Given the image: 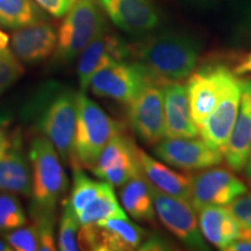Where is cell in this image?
<instances>
[{
    "instance_id": "29",
    "label": "cell",
    "mask_w": 251,
    "mask_h": 251,
    "mask_svg": "<svg viewBox=\"0 0 251 251\" xmlns=\"http://www.w3.org/2000/svg\"><path fill=\"white\" fill-rule=\"evenodd\" d=\"M25 74L23 63L9 48L0 50V96L20 79Z\"/></svg>"
},
{
    "instance_id": "9",
    "label": "cell",
    "mask_w": 251,
    "mask_h": 251,
    "mask_svg": "<svg viewBox=\"0 0 251 251\" xmlns=\"http://www.w3.org/2000/svg\"><path fill=\"white\" fill-rule=\"evenodd\" d=\"M235 78L233 70L225 65L206 67L191 75L186 90L191 114L198 127L216 107Z\"/></svg>"
},
{
    "instance_id": "28",
    "label": "cell",
    "mask_w": 251,
    "mask_h": 251,
    "mask_svg": "<svg viewBox=\"0 0 251 251\" xmlns=\"http://www.w3.org/2000/svg\"><path fill=\"white\" fill-rule=\"evenodd\" d=\"M27 222V215L21 202L12 193H0V233H7Z\"/></svg>"
},
{
    "instance_id": "13",
    "label": "cell",
    "mask_w": 251,
    "mask_h": 251,
    "mask_svg": "<svg viewBox=\"0 0 251 251\" xmlns=\"http://www.w3.org/2000/svg\"><path fill=\"white\" fill-rule=\"evenodd\" d=\"M128 58V43L109 33L105 25L79 55L77 72L81 92L90 89L91 80L99 70Z\"/></svg>"
},
{
    "instance_id": "21",
    "label": "cell",
    "mask_w": 251,
    "mask_h": 251,
    "mask_svg": "<svg viewBox=\"0 0 251 251\" xmlns=\"http://www.w3.org/2000/svg\"><path fill=\"white\" fill-rule=\"evenodd\" d=\"M199 228L209 243L226 250L240 237L241 225L227 207L207 205L199 211Z\"/></svg>"
},
{
    "instance_id": "18",
    "label": "cell",
    "mask_w": 251,
    "mask_h": 251,
    "mask_svg": "<svg viewBox=\"0 0 251 251\" xmlns=\"http://www.w3.org/2000/svg\"><path fill=\"white\" fill-rule=\"evenodd\" d=\"M163 90L165 137H197L199 128L191 114L186 86L178 81H165Z\"/></svg>"
},
{
    "instance_id": "38",
    "label": "cell",
    "mask_w": 251,
    "mask_h": 251,
    "mask_svg": "<svg viewBox=\"0 0 251 251\" xmlns=\"http://www.w3.org/2000/svg\"><path fill=\"white\" fill-rule=\"evenodd\" d=\"M8 45H9L8 34H6L4 31L0 30V50L8 48Z\"/></svg>"
},
{
    "instance_id": "12",
    "label": "cell",
    "mask_w": 251,
    "mask_h": 251,
    "mask_svg": "<svg viewBox=\"0 0 251 251\" xmlns=\"http://www.w3.org/2000/svg\"><path fill=\"white\" fill-rule=\"evenodd\" d=\"M166 164L184 171H198L220 164L222 151L211 148L202 139L164 137L153 150Z\"/></svg>"
},
{
    "instance_id": "1",
    "label": "cell",
    "mask_w": 251,
    "mask_h": 251,
    "mask_svg": "<svg viewBox=\"0 0 251 251\" xmlns=\"http://www.w3.org/2000/svg\"><path fill=\"white\" fill-rule=\"evenodd\" d=\"M129 58L161 81H180L192 75L199 51L196 42L180 34L164 33L128 43Z\"/></svg>"
},
{
    "instance_id": "27",
    "label": "cell",
    "mask_w": 251,
    "mask_h": 251,
    "mask_svg": "<svg viewBox=\"0 0 251 251\" xmlns=\"http://www.w3.org/2000/svg\"><path fill=\"white\" fill-rule=\"evenodd\" d=\"M135 144L130 139L122 135L121 133L115 135L102 149L97 163L92 168V171L97 177H100L103 172L107 171L112 166H114L119 161H121L125 156L131 152L135 148Z\"/></svg>"
},
{
    "instance_id": "24",
    "label": "cell",
    "mask_w": 251,
    "mask_h": 251,
    "mask_svg": "<svg viewBox=\"0 0 251 251\" xmlns=\"http://www.w3.org/2000/svg\"><path fill=\"white\" fill-rule=\"evenodd\" d=\"M77 218L81 227L106 219L127 218V215L113 192L112 185L108 184L96 199H93L85 208L77 213Z\"/></svg>"
},
{
    "instance_id": "40",
    "label": "cell",
    "mask_w": 251,
    "mask_h": 251,
    "mask_svg": "<svg viewBox=\"0 0 251 251\" xmlns=\"http://www.w3.org/2000/svg\"><path fill=\"white\" fill-rule=\"evenodd\" d=\"M11 250H12V248L7 242H6L5 238L4 240H2V238H0V251H11Z\"/></svg>"
},
{
    "instance_id": "8",
    "label": "cell",
    "mask_w": 251,
    "mask_h": 251,
    "mask_svg": "<svg viewBox=\"0 0 251 251\" xmlns=\"http://www.w3.org/2000/svg\"><path fill=\"white\" fill-rule=\"evenodd\" d=\"M155 79L137 63L120 61L94 75L90 89L96 97L129 105L149 80Z\"/></svg>"
},
{
    "instance_id": "33",
    "label": "cell",
    "mask_w": 251,
    "mask_h": 251,
    "mask_svg": "<svg viewBox=\"0 0 251 251\" xmlns=\"http://www.w3.org/2000/svg\"><path fill=\"white\" fill-rule=\"evenodd\" d=\"M41 8L55 18H62L68 13L76 0H34Z\"/></svg>"
},
{
    "instance_id": "4",
    "label": "cell",
    "mask_w": 251,
    "mask_h": 251,
    "mask_svg": "<svg viewBox=\"0 0 251 251\" xmlns=\"http://www.w3.org/2000/svg\"><path fill=\"white\" fill-rule=\"evenodd\" d=\"M105 25L99 0H76L57 31L54 62L65 64L79 56Z\"/></svg>"
},
{
    "instance_id": "14",
    "label": "cell",
    "mask_w": 251,
    "mask_h": 251,
    "mask_svg": "<svg viewBox=\"0 0 251 251\" xmlns=\"http://www.w3.org/2000/svg\"><path fill=\"white\" fill-rule=\"evenodd\" d=\"M242 96V79L236 77L208 118L199 126L201 139L215 150L222 151L233 129Z\"/></svg>"
},
{
    "instance_id": "34",
    "label": "cell",
    "mask_w": 251,
    "mask_h": 251,
    "mask_svg": "<svg viewBox=\"0 0 251 251\" xmlns=\"http://www.w3.org/2000/svg\"><path fill=\"white\" fill-rule=\"evenodd\" d=\"M168 249V243L158 236H147L142 244L139 247V250H166Z\"/></svg>"
},
{
    "instance_id": "7",
    "label": "cell",
    "mask_w": 251,
    "mask_h": 251,
    "mask_svg": "<svg viewBox=\"0 0 251 251\" xmlns=\"http://www.w3.org/2000/svg\"><path fill=\"white\" fill-rule=\"evenodd\" d=\"M40 129L54 144L63 162H74V141L76 130V93L71 91L57 94L40 120Z\"/></svg>"
},
{
    "instance_id": "25",
    "label": "cell",
    "mask_w": 251,
    "mask_h": 251,
    "mask_svg": "<svg viewBox=\"0 0 251 251\" xmlns=\"http://www.w3.org/2000/svg\"><path fill=\"white\" fill-rule=\"evenodd\" d=\"M107 185L108 183L105 180L97 181L91 179L83 171L81 166H74V186L69 200L76 214L85 208L93 199H96Z\"/></svg>"
},
{
    "instance_id": "36",
    "label": "cell",
    "mask_w": 251,
    "mask_h": 251,
    "mask_svg": "<svg viewBox=\"0 0 251 251\" xmlns=\"http://www.w3.org/2000/svg\"><path fill=\"white\" fill-rule=\"evenodd\" d=\"M233 72L236 76H241V75H246L251 72V52L243 56L240 61L237 62L236 67L234 68Z\"/></svg>"
},
{
    "instance_id": "32",
    "label": "cell",
    "mask_w": 251,
    "mask_h": 251,
    "mask_svg": "<svg viewBox=\"0 0 251 251\" xmlns=\"http://www.w3.org/2000/svg\"><path fill=\"white\" fill-rule=\"evenodd\" d=\"M227 208L237 220L241 227L251 229V193H244L229 202Z\"/></svg>"
},
{
    "instance_id": "3",
    "label": "cell",
    "mask_w": 251,
    "mask_h": 251,
    "mask_svg": "<svg viewBox=\"0 0 251 251\" xmlns=\"http://www.w3.org/2000/svg\"><path fill=\"white\" fill-rule=\"evenodd\" d=\"M31 168L33 212H55L56 205L68 188V178L59 153L46 136L31 141L29 147Z\"/></svg>"
},
{
    "instance_id": "39",
    "label": "cell",
    "mask_w": 251,
    "mask_h": 251,
    "mask_svg": "<svg viewBox=\"0 0 251 251\" xmlns=\"http://www.w3.org/2000/svg\"><path fill=\"white\" fill-rule=\"evenodd\" d=\"M246 174L248 176L251 181V146H250V150H249V156H248V161H247V165H246Z\"/></svg>"
},
{
    "instance_id": "26",
    "label": "cell",
    "mask_w": 251,
    "mask_h": 251,
    "mask_svg": "<svg viewBox=\"0 0 251 251\" xmlns=\"http://www.w3.org/2000/svg\"><path fill=\"white\" fill-rule=\"evenodd\" d=\"M80 224L76 212L72 208L69 198L62 201V214L57 234V249L61 251L80 250L78 244Z\"/></svg>"
},
{
    "instance_id": "22",
    "label": "cell",
    "mask_w": 251,
    "mask_h": 251,
    "mask_svg": "<svg viewBox=\"0 0 251 251\" xmlns=\"http://www.w3.org/2000/svg\"><path fill=\"white\" fill-rule=\"evenodd\" d=\"M121 203L131 218L139 221L155 224L156 211L153 206L151 184L140 174L122 186Z\"/></svg>"
},
{
    "instance_id": "20",
    "label": "cell",
    "mask_w": 251,
    "mask_h": 251,
    "mask_svg": "<svg viewBox=\"0 0 251 251\" xmlns=\"http://www.w3.org/2000/svg\"><path fill=\"white\" fill-rule=\"evenodd\" d=\"M141 171L153 187L169 196L190 201L192 177L171 170L137 147Z\"/></svg>"
},
{
    "instance_id": "31",
    "label": "cell",
    "mask_w": 251,
    "mask_h": 251,
    "mask_svg": "<svg viewBox=\"0 0 251 251\" xmlns=\"http://www.w3.org/2000/svg\"><path fill=\"white\" fill-rule=\"evenodd\" d=\"M35 221L39 227V250L54 251L57 249L55 237L54 212L36 213Z\"/></svg>"
},
{
    "instance_id": "19",
    "label": "cell",
    "mask_w": 251,
    "mask_h": 251,
    "mask_svg": "<svg viewBox=\"0 0 251 251\" xmlns=\"http://www.w3.org/2000/svg\"><path fill=\"white\" fill-rule=\"evenodd\" d=\"M0 192L31 197V168L18 133L13 134L11 147L0 159Z\"/></svg>"
},
{
    "instance_id": "10",
    "label": "cell",
    "mask_w": 251,
    "mask_h": 251,
    "mask_svg": "<svg viewBox=\"0 0 251 251\" xmlns=\"http://www.w3.org/2000/svg\"><path fill=\"white\" fill-rule=\"evenodd\" d=\"M152 200L159 221L178 240L198 250H206V243L200 234L194 208L187 200L158 191L151 185Z\"/></svg>"
},
{
    "instance_id": "30",
    "label": "cell",
    "mask_w": 251,
    "mask_h": 251,
    "mask_svg": "<svg viewBox=\"0 0 251 251\" xmlns=\"http://www.w3.org/2000/svg\"><path fill=\"white\" fill-rule=\"evenodd\" d=\"M5 240L12 250L35 251L39 250V227L36 221L33 225L23 226L5 234Z\"/></svg>"
},
{
    "instance_id": "37",
    "label": "cell",
    "mask_w": 251,
    "mask_h": 251,
    "mask_svg": "<svg viewBox=\"0 0 251 251\" xmlns=\"http://www.w3.org/2000/svg\"><path fill=\"white\" fill-rule=\"evenodd\" d=\"M12 122V115L8 112L0 111V128L8 127V125Z\"/></svg>"
},
{
    "instance_id": "16",
    "label": "cell",
    "mask_w": 251,
    "mask_h": 251,
    "mask_svg": "<svg viewBox=\"0 0 251 251\" xmlns=\"http://www.w3.org/2000/svg\"><path fill=\"white\" fill-rule=\"evenodd\" d=\"M12 51L21 63L36 64L54 55L57 30L45 21L19 28L12 35Z\"/></svg>"
},
{
    "instance_id": "6",
    "label": "cell",
    "mask_w": 251,
    "mask_h": 251,
    "mask_svg": "<svg viewBox=\"0 0 251 251\" xmlns=\"http://www.w3.org/2000/svg\"><path fill=\"white\" fill-rule=\"evenodd\" d=\"M164 83L149 80L128 105L131 127L140 139L150 146H156L165 137Z\"/></svg>"
},
{
    "instance_id": "2",
    "label": "cell",
    "mask_w": 251,
    "mask_h": 251,
    "mask_svg": "<svg viewBox=\"0 0 251 251\" xmlns=\"http://www.w3.org/2000/svg\"><path fill=\"white\" fill-rule=\"evenodd\" d=\"M122 126L109 117L86 92L76 93L75 165L92 170L106 144L120 134Z\"/></svg>"
},
{
    "instance_id": "15",
    "label": "cell",
    "mask_w": 251,
    "mask_h": 251,
    "mask_svg": "<svg viewBox=\"0 0 251 251\" xmlns=\"http://www.w3.org/2000/svg\"><path fill=\"white\" fill-rule=\"evenodd\" d=\"M101 8L121 30L143 34L155 29L159 23L153 0H99Z\"/></svg>"
},
{
    "instance_id": "11",
    "label": "cell",
    "mask_w": 251,
    "mask_h": 251,
    "mask_svg": "<svg viewBox=\"0 0 251 251\" xmlns=\"http://www.w3.org/2000/svg\"><path fill=\"white\" fill-rule=\"evenodd\" d=\"M247 191L246 184L233 172L212 166L192 177L190 202L196 212L207 205L227 206Z\"/></svg>"
},
{
    "instance_id": "5",
    "label": "cell",
    "mask_w": 251,
    "mask_h": 251,
    "mask_svg": "<svg viewBox=\"0 0 251 251\" xmlns=\"http://www.w3.org/2000/svg\"><path fill=\"white\" fill-rule=\"evenodd\" d=\"M147 236L148 233L128 218H111L81 226L78 244L83 250L130 251L139 249Z\"/></svg>"
},
{
    "instance_id": "23",
    "label": "cell",
    "mask_w": 251,
    "mask_h": 251,
    "mask_svg": "<svg viewBox=\"0 0 251 251\" xmlns=\"http://www.w3.org/2000/svg\"><path fill=\"white\" fill-rule=\"evenodd\" d=\"M45 12L34 0H0V25L19 29L45 21Z\"/></svg>"
},
{
    "instance_id": "35",
    "label": "cell",
    "mask_w": 251,
    "mask_h": 251,
    "mask_svg": "<svg viewBox=\"0 0 251 251\" xmlns=\"http://www.w3.org/2000/svg\"><path fill=\"white\" fill-rule=\"evenodd\" d=\"M12 136H13V134L9 133L7 130V127L0 128V159L4 157L6 151L11 147Z\"/></svg>"
},
{
    "instance_id": "17",
    "label": "cell",
    "mask_w": 251,
    "mask_h": 251,
    "mask_svg": "<svg viewBox=\"0 0 251 251\" xmlns=\"http://www.w3.org/2000/svg\"><path fill=\"white\" fill-rule=\"evenodd\" d=\"M251 146V80H242L240 108L229 139L222 149L226 163L233 171L246 169Z\"/></svg>"
}]
</instances>
